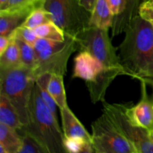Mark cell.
I'll use <instances>...</instances> for the list:
<instances>
[{
	"instance_id": "d4e9b609",
	"label": "cell",
	"mask_w": 153,
	"mask_h": 153,
	"mask_svg": "<svg viewBox=\"0 0 153 153\" xmlns=\"http://www.w3.org/2000/svg\"><path fill=\"white\" fill-rule=\"evenodd\" d=\"M18 131L21 132L22 140V147L19 153H48L47 150L31 134L22 130Z\"/></svg>"
},
{
	"instance_id": "6da1fadb",
	"label": "cell",
	"mask_w": 153,
	"mask_h": 153,
	"mask_svg": "<svg viewBox=\"0 0 153 153\" xmlns=\"http://www.w3.org/2000/svg\"><path fill=\"white\" fill-rule=\"evenodd\" d=\"M118 47L128 76L147 82L153 79V24L137 15L127 25Z\"/></svg>"
},
{
	"instance_id": "ba28073f",
	"label": "cell",
	"mask_w": 153,
	"mask_h": 153,
	"mask_svg": "<svg viewBox=\"0 0 153 153\" xmlns=\"http://www.w3.org/2000/svg\"><path fill=\"white\" fill-rule=\"evenodd\" d=\"M92 145L96 153H137L134 146L120 132L105 113L91 125Z\"/></svg>"
},
{
	"instance_id": "30bf717a",
	"label": "cell",
	"mask_w": 153,
	"mask_h": 153,
	"mask_svg": "<svg viewBox=\"0 0 153 153\" xmlns=\"http://www.w3.org/2000/svg\"><path fill=\"white\" fill-rule=\"evenodd\" d=\"M140 82L141 84V98L140 102L132 107L127 106L126 112L134 125L151 131L153 129V105L147 95L146 82Z\"/></svg>"
},
{
	"instance_id": "8992f818",
	"label": "cell",
	"mask_w": 153,
	"mask_h": 153,
	"mask_svg": "<svg viewBox=\"0 0 153 153\" xmlns=\"http://www.w3.org/2000/svg\"><path fill=\"white\" fill-rule=\"evenodd\" d=\"M43 7L67 35L75 37L90 26L91 12L82 7L79 0H44Z\"/></svg>"
},
{
	"instance_id": "8fae6325",
	"label": "cell",
	"mask_w": 153,
	"mask_h": 153,
	"mask_svg": "<svg viewBox=\"0 0 153 153\" xmlns=\"http://www.w3.org/2000/svg\"><path fill=\"white\" fill-rule=\"evenodd\" d=\"M104 68L103 64L89 52L80 51L74 59L73 79L93 80Z\"/></svg>"
},
{
	"instance_id": "83f0119b",
	"label": "cell",
	"mask_w": 153,
	"mask_h": 153,
	"mask_svg": "<svg viewBox=\"0 0 153 153\" xmlns=\"http://www.w3.org/2000/svg\"><path fill=\"white\" fill-rule=\"evenodd\" d=\"M138 14L143 19L153 24V1L146 0L140 4Z\"/></svg>"
},
{
	"instance_id": "ffe728a7",
	"label": "cell",
	"mask_w": 153,
	"mask_h": 153,
	"mask_svg": "<svg viewBox=\"0 0 153 153\" xmlns=\"http://www.w3.org/2000/svg\"><path fill=\"white\" fill-rule=\"evenodd\" d=\"M34 30L38 38L64 41L67 37L64 31L53 21H49L46 23L43 24Z\"/></svg>"
},
{
	"instance_id": "2e32d148",
	"label": "cell",
	"mask_w": 153,
	"mask_h": 153,
	"mask_svg": "<svg viewBox=\"0 0 153 153\" xmlns=\"http://www.w3.org/2000/svg\"><path fill=\"white\" fill-rule=\"evenodd\" d=\"M126 8L123 13L118 17L114 18L111 26L112 37L124 32L127 25L132 19L138 15L140 0H125Z\"/></svg>"
},
{
	"instance_id": "d6a6232c",
	"label": "cell",
	"mask_w": 153,
	"mask_h": 153,
	"mask_svg": "<svg viewBox=\"0 0 153 153\" xmlns=\"http://www.w3.org/2000/svg\"><path fill=\"white\" fill-rule=\"evenodd\" d=\"M150 132H151V134H152V135H153V129L152 130V131H150Z\"/></svg>"
},
{
	"instance_id": "e575fe53",
	"label": "cell",
	"mask_w": 153,
	"mask_h": 153,
	"mask_svg": "<svg viewBox=\"0 0 153 153\" xmlns=\"http://www.w3.org/2000/svg\"><path fill=\"white\" fill-rule=\"evenodd\" d=\"M149 1H153V0H149Z\"/></svg>"
},
{
	"instance_id": "7402d4cb",
	"label": "cell",
	"mask_w": 153,
	"mask_h": 153,
	"mask_svg": "<svg viewBox=\"0 0 153 153\" xmlns=\"http://www.w3.org/2000/svg\"><path fill=\"white\" fill-rule=\"evenodd\" d=\"M64 146L66 152L68 153L94 152L92 143L82 138L64 137Z\"/></svg>"
},
{
	"instance_id": "ac0fdd59",
	"label": "cell",
	"mask_w": 153,
	"mask_h": 153,
	"mask_svg": "<svg viewBox=\"0 0 153 153\" xmlns=\"http://www.w3.org/2000/svg\"><path fill=\"white\" fill-rule=\"evenodd\" d=\"M47 89L59 109L68 106L64 85V76L56 74L51 75Z\"/></svg>"
},
{
	"instance_id": "603a6c76",
	"label": "cell",
	"mask_w": 153,
	"mask_h": 153,
	"mask_svg": "<svg viewBox=\"0 0 153 153\" xmlns=\"http://www.w3.org/2000/svg\"><path fill=\"white\" fill-rule=\"evenodd\" d=\"M16 41L19 46L22 66L34 71L37 65V57L34 46L21 40H16Z\"/></svg>"
},
{
	"instance_id": "277c9868",
	"label": "cell",
	"mask_w": 153,
	"mask_h": 153,
	"mask_svg": "<svg viewBox=\"0 0 153 153\" xmlns=\"http://www.w3.org/2000/svg\"><path fill=\"white\" fill-rule=\"evenodd\" d=\"M67 35L64 41L38 38L33 46L36 52L37 65L33 71L35 79L43 74L63 76L67 73V63L72 54L78 50L74 37Z\"/></svg>"
},
{
	"instance_id": "cb8c5ba5",
	"label": "cell",
	"mask_w": 153,
	"mask_h": 153,
	"mask_svg": "<svg viewBox=\"0 0 153 153\" xmlns=\"http://www.w3.org/2000/svg\"><path fill=\"white\" fill-rule=\"evenodd\" d=\"M50 74H43L41 76H40L39 77L37 78L36 79V84L37 85L39 88V92H40V96H41L42 99L43 100V101L45 102L46 105H47L48 107L49 108L51 111H52V113L57 116L56 114V107L57 104L55 103V102L54 101V100L52 99V97H51V95L49 94V91L47 89V85L49 83V78H50Z\"/></svg>"
},
{
	"instance_id": "d6986e66",
	"label": "cell",
	"mask_w": 153,
	"mask_h": 153,
	"mask_svg": "<svg viewBox=\"0 0 153 153\" xmlns=\"http://www.w3.org/2000/svg\"><path fill=\"white\" fill-rule=\"evenodd\" d=\"M20 66L22 64L19 46L16 40L11 39L7 49L0 55V70H10Z\"/></svg>"
},
{
	"instance_id": "836d02e7",
	"label": "cell",
	"mask_w": 153,
	"mask_h": 153,
	"mask_svg": "<svg viewBox=\"0 0 153 153\" xmlns=\"http://www.w3.org/2000/svg\"><path fill=\"white\" fill-rule=\"evenodd\" d=\"M151 135H152V140H153V135H152V134H151Z\"/></svg>"
},
{
	"instance_id": "f1b7e54d",
	"label": "cell",
	"mask_w": 153,
	"mask_h": 153,
	"mask_svg": "<svg viewBox=\"0 0 153 153\" xmlns=\"http://www.w3.org/2000/svg\"><path fill=\"white\" fill-rule=\"evenodd\" d=\"M114 18L118 17L124 12L126 8L125 0H107Z\"/></svg>"
},
{
	"instance_id": "f546056e",
	"label": "cell",
	"mask_w": 153,
	"mask_h": 153,
	"mask_svg": "<svg viewBox=\"0 0 153 153\" xmlns=\"http://www.w3.org/2000/svg\"><path fill=\"white\" fill-rule=\"evenodd\" d=\"M10 40L11 39L9 36L0 35V55L3 53V52L7 49L9 43H10Z\"/></svg>"
},
{
	"instance_id": "4316f807",
	"label": "cell",
	"mask_w": 153,
	"mask_h": 153,
	"mask_svg": "<svg viewBox=\"0 0 153 153\" xmlns=\"http://www.w3.org/2000/svg\"><path fill=\"white\" fill-rule=\"evenodd\" d=\"M44 0H8L4 6L0 7V10H12L22 7L37 8L42 7Z\"/></svg>"
},
{
	"instance_id": "4fadbf2b",
	"label": "cell",
	"mask_w": 153,
	"mask_h": 153,
	"mask_svg": "<svg viewBox=\"0 0 153 153\" xmlns=\"http://www.w3.org/2000/svg\"><path fill=\"white\" fill-rule=\"evenodd\" d=\"M34 9L35 8L22 7L0 10V35H10L15 28L22 25Z\"/></svg>"
},
{
	"instance_id": "9c48e42d",
	"label": "cell",
	"mask_w": 153,
	"mask_h": 153,
	"mask_svg": "<svg viewBox=\"0 0 153 153\" xmlns=\"http://www.w3.org/2000/svg\"><path fill=\"white\" fill-rule=\"evenodd\" d=\"M128 76L123 67H105L93 80L85 82L93 103L104 102L108 88L117 76Z\"/></svg>"
},
{
	"instance_id": "9a60e30c",
	"label": "cell",
	"mask_w": 153,
	"mask_h": 153,
	"mask_svg": "<svg viewBox=\"0 0 153 153\" xmlns=\"http://www.w3.org/2000/svg\"><path fill=\"white\" fill-rule=\"evenodd\" d=\"M114 15L110 10L107 0H96L91 13L90 26L109 29L113 23Z\"/></svg>"
},
{
	"instance_id": "3957f363",
	"label": "cell",
	"mask_w": 153,
	"mask_h": 153,
	"mask_svg": "<svg viewBox=\"0 0 153 153\" xmlns=\"http://www.w3.org/2000/svg\"><path fill=\"white\" fill-rule=\"evenodd\" d=\"M36 79L24 66L0 70V94L7 97L19 114L23 126L29 122V108Z\"/></svg>"
},
{
	"instance_id": "52a82bcc",
	"label": "cell",
	"mask_w": 153,
	"mask_h": 153,
	"mask_svg": "<svg viewBox=\"0 0 153 153\" xmlns=\"http://www.w3.org/2000/svg\"><path fill=\"white\" fill-rule=\"evenodd\" d=\"M102 103L103 113L134 146L137 153H153V140L150 131L133 123L127 114L126 105L111 104L105 101Z\"/></svg>"
},
{
	"instance_id": "4dcf8cb0",
	"label": "cell",
	"mask_w": 153,
	"mask_h": 153,
	"mask_svg": "<svg viewBox=\"0 0 153 153\" xmlns=\"http://www.w3.org/2000/svg\"><path fill=\"white\" fill-rule=\"evenodd\" d=\"M79 1L82 7H84L87 10L91 13L95 4L96 0H79Z\"/></svg>"
},
{
	"instance_id": "7c38bea8",
	"label": "cell",
	"mask_w": 153,
	"mask_h": 153,
	"mask_svg": "<svg viewBox=\"0 0 153 153\" xmlns=\"http://www.w3.org/2000/svg\"><path fill=\"white\" fill-rule=\"evenodd\" d=\"M60 111L64 137L82 138L92 143L91 134L88 133L68 106L61 108Z\"/></svg>"
},
{
	"instance_id": "e0dca14e",
	"label": "cell",
	"mask_w": 153,
	"mask_h": 153,
	"mask_svg": "<svg viewBox=\"0 0 153 153\" xmlns=\"http://www.w3.org/2000/svg\"><path fill=\"white\" fill-rule=\"evenodd\" d=\"M0 123L16 130L23 127L14 106L2 94H0Z\"/></svg>"
},
{
	"instance_id": "7a4b0ae2",
	"label": "cell",
	"mask_w": 153,
	"mask_h": 153,
	"mask_svg": "<svg viewBox=\"0 0 153 153\" xmlns=\"http://www.w3.org/2000/svg\"><path fill=\"white\" fill-rule=\"evenodd\" d=\"M35 137L48 153H65L64 134L55 116L45 103L34 85L29 108V122L21 129Z\"/></svg>"
},
{
	"instance_id": "44dd1931",
	"label": "cell",
	"mask_w": 153,
	"mask_h": 153,
	"mask_svg": "<svg viewBox=\"0 0 153 153\" xmlns=\"http://www.w3.org/2000/svg\"><path fill=\"white\" fill-rule=\"evenodd\" d=\"M52 21V16L49 12L42 7L34 9L29 13L26 19L22 23V25L31 29H35L43 24Z\"/></svg>"
},
{
	"instance_id": "1f68e13d",
	"label": "cell",
	"mask_w": 153,
	"mask_h": 153,
	"mask_svg": "<svg viewBox=\"0 0 153 153\" xmlns=\"http://www.w3.org/2000/svg\"><path fill=\"white\" fill-rule=\"evenodd\" d=\"M7 1H8V0H0V7L4 6Z\"/></svg>"
},
{
	"instance_id": "5b68a950",
	"label": "cell",
	"mask_w": 153,
	"mask_h": 153,
	"mask_svg": "<svg viewBox=\"0 0 153 153\" xmlns=\"http://www.w3.org/2000/svg\"><path fill=\"white\" fill-rule=\"evenodd\" d=\"M109 29L88 26L74 38L79 51H85L98 59L105 67H123L117 54L118 47L112 44Z\"/></svg>"
},
{
	"instance_id": "484cf974",
	"label": "cell",
	"mask_w": 153,
	"mask_h": 153,
	"mask_svg": "<svg viewBox=\"0 0 153 153\" xmlns=\"http://www.w3.org/2000/svg\"><path fill=\"white\" fill-rule=\"evenodd\" d=\"M9 37L11 39H14V40H18L25 42V43L31 45V46H34L36 40L38 39L34 29H31V28H28V27L23 26L22 25L15 28L10 33Z\"/></svg>"
},
{
	"instance_id": "5bb4252c",
	"label": "cell",
	"mask_w": 153,
	"mask_h": 153,
	"mask_svg": "<svg viewBox=\"0 0 153 153\" xmlns=\"http://www.w3.org/2000/svg\"><path fill=\"white\" fill-rule=\"evenodd\" d=\"M18 130L0 123V153H19L22 145Z\"/></svg>"
}]
</instances>
